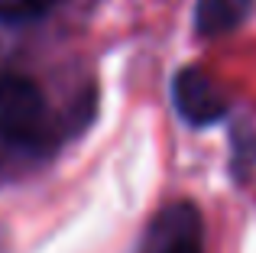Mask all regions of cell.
Instances as JSON below:
<instances>
[{
  "mask_svg": "<svg viewBox=\"0 0 256 253\" xmlns=\"http://www.w3.org/2000/svg\"><path fill=\"white\" fill-rule=\"evenodd\" d=\"M230 143H234V162L230 172L237 178H246L256 169V124L250 120H240L230 133Z\"/></svg>",
  "mask_w": 256,
  "mask_h": 253,
  "instance_id": "5",
  "label": "cell"
},
{
  "mask_svg": "<svg viewBox=\"0 0 256 253\" xmlns=\"http://www.w3.org/2000/svg\"><path fill=\"white\" fill-rule=\"evenodd\" d=\"M172 104L178 117L192 126H208L227 117V94L198 65H185L172 78Z\"/></svg>",
  "mask_w": 256,
  "mask_h": 253,
  "instance_id": "2",
  "label": "cell"
},
{
  "mask_svg": "<svg viewBox=\"0 0 256 253\" xmlns=\"http://www.w3.org/2000/svg\"><path fill=\"white\" fill-rule=\"evenodd\" d=\"M146 253H204L201 250V214L194 204L182 202L166 208L150 230Z\"/></svg>",
  "mask_w": 256,
  "mask_h": 253,
  "instance_id": "3",
  "label": "cell"
},
{
  "mask_svg": "<svg viewBox=\"0 0 256 253\" xmlns=\"http://www.w3.org/2000/svg\"><path fill=\"white\" fill-rule=\"evenodd\" d=\"M56 0H0V23H30L52 10Z\"/></svg>",
  "mask_w": 256,
  "mask_h": 253,
  "instance_id": "6",
  "label": "cell"
},
{
  "mask_svg": "<svg viewBox=\"0 0 256 253\" xmlns=\"http://www.w3.org/2000/svg\"><path fill=\"white\" fill-rule=\"evenodd\" d=\"M253 6H256V0H198V6H194V30H198V36H208V39L227 36V32L240 30L246 23Z\"/></svg>",
  "mask_w": 256,
  "mask_h": 253,
  "instance_id": "4",
  "label": "cell"
},
{
  "mask_svg": "<svg viewBox=\"0 0 256 253\" xmlns=\"http://www.w3.org/2000/svg\"><path fill=\"white\" fill-rule=\"evenodd\" d=\"M52 114L46 94L23 75H0V140L23 150L52 143Z\"/></svg>",
  "mask_w": 256,
  "mask_h": 253,
  "instance_id": "1",
  "label": "cell"
}]
</instances>
